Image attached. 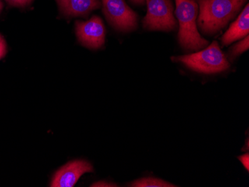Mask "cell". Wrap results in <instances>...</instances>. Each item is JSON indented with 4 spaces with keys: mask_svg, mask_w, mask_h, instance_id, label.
Instances as JSON below:
<instances>
[{
    "mask_svg": "<svg viewBox=\"0 0 249 187\" xmlns=\"http://www.w3.org/2000/svg\"><path fill=\"white\" fill-rule=\"evenodd\" d=\"M246 0H199L198 24L203 33L213 34L226 26Z\"/></svg>",
    "mask_w": 249,
    "mask_h": 187,
    "instance_id": "1",
    "label": "cell"
},
{
    "mask_svg": "<svg viewBox=\"0 0 249 187\" xmlns=\"http://www.w3.org/2000/svg\"><path fill=\"white\" fill-rule=\"evenodd\" d=\"M176 15L179 22V43L188 51H197L208 45L197 29L198 6L195 0H176Z\"/></svg>",
    "mask_w": 249,
    "mask_h": 187,
    "instance_id": "2",
    "label": "cell"
},
{
    "mask_svg": "<svg viewBox=\"0 0 249 187\" xmlns=\"http://www.w3.org/2000/svg\"><path fill=\"white\" fill-rule=\"evenodd\" d=\"M172 59L182 63L190 69L201 73H218L230 68V64L216 41L213 42L208 48L198 52L173 57Z\"/></svg>",
    "mask_w": 249,
    "mask_h": 187,
    "instance_id": "3",
    "label": "cell"
},
{
    "mask_svg": "<svg viewBox=\"0 0 249 187\" xmlns=\"http://www.w3.org/2000/svg\"><path fill=\"white\" fill-rule=\"evenodd\" d=\"M144 27L149 30L172 31L177 26L171 0H146Z\"/></svg>",
    "mask_w": 249,
    "mask_h": 187,
    "instance_id": "4",
    "label": "cell"
},
{
    "mask_svg": "<svg viewBox=\"0 0 249 187\" xmlns=\"http://www.w3.org/2000/svg\"><path fill=\"white\" fill-rule=\"evenodd\" d=\"M103 12L109 23L123 32L134 30L138 25V15L124 0H102Z\"/></svg>",
    "mask_w": 249,
    "mask_h": 187,
    "instance_id": "5",
    "label": "cell"
},
{
    "mask_svg": "<svg viewBox=\"0 0 249 187\" xmlns=\"http://www.w3.org/2000/svg\"><path fill=\"white\" fill-rule=\"evenodd\" d=\"M75 31L78 40L82 45L92 50L103 47L106 40L104 23L99 17H92L89 20L77 21Z\"/></svg>",
    "mask_w": 249,
    "mask_h": 187,
    "instance_id": "6",
    "label": "cell"
},
{
    "mask_svg": "<svg viewBox=\"0 0 249 187\" xmlns=\"http://www.w3.org/2000/svg\"><path fill=\"white\" fill-rule=\"evenodd\" d=\"M93 171L91 163L86 160L70 162L54 173L50 187H73L84 174Z\"/></svg>",
    "mask_w": 249,
    "mask_h": 187,
    "instance_id": "7",
    "label": "cell"
},
{
    "mask_svg": "<svg viewBox=\"0 0 249 187\" xmlns=\"http://www.w3.org/2000/svg\"><path fill=\"white\" fill-rule=\"evenodd\" d=\"M249 5H246L238 18L232 23L227 32L222 37L223 45L227 46L249 35Z\"/></svg>",
    "mask_w": 249,
    "mask_h": 187,
    "instance_id": "8",
    "label": "cell"
},
{
    "mask_svg": "<svg viewBox=\"0 0 249 187\" xmlns=\"http://www.w3.org/2000/svg\"><path fill=\"white\" fill-rule=\"evenodd\" d=\"M61 12L70 17L87 16L100 7L99 0H57Z\"/></svg>",
    "mask_w": 249,
    "mask_h": 187,
    "instance_id": "9",
    "label": "cell"
},
{
    "mask_svg": "<svg viewBox=\"0 0 249 187\" xmlns=\"http://www.w3.org/2000/svg\"><path fill=\"white\" fill-rule=\"evenodd\" d=\"M131 187H176L177 186L167 181L155 178H143L134 181L129 184Z\"/></svg>",
    "mask_w": 249,
    "mask_h": 187,
    "instance_id": "10",
    "label": "cell"
},
{
    "mask_svg": "<svg viewBox=\"0 0 249 187\" xmlns=\"http://www.w3.org/2000/svg\"><path fill=\"white\" fill-rule=\"evenodd\" d=\"M248 50H249V35L244 37V39L241 40L240 43H236L231 51V55L232 57L237 56V55L242 54Z\"/></svg>",
    "mask_w": 249,
    "mask_h": 187,
    "instance_id": "11",
    "label": "cell"
},
{
    "mask_svg": "<svg viewBox=\"0 0 249 187\" xmlns=\"http://www.w3.org/2000/svg\"><path fill=\"white\" fill-rule=\"evenodd\" d=\"M7 53V43L3 36L0 34V60L5 56Z\"/></svg>",
    "mask_w": 249,
    "mask_h": 187,
    "instance_id": "12",
    "label": "cell"
},
{
    "mask_svg": "<svg viewBox=\"0 0 249 187\" xmlns=\"http://www.w3.org/2000/svg\"><path fill=\"white\" fill-rule=\"evenodd\" d=\"M5 1L14 6L22 7L29 5L32 0H5Z\"/></svg>",
    "mask_w": 249,
    "mask_h": 187,
    "instance_id": "13",
    "label": "cell"
},
{
    "mask_svg": "<svg viewBox=\"0 0 249 187\" xmlns=\"http://www.w3.org/2000/svg\"><path fill=\"white\" fill-rule=\"evenodd\" d=\"M239 160H240L242 163H243V166H244L245 168L246 169L247 171H249V153H246V154H243V155L240 156L238 157Z\"/></svg>",
    "mask_w": 249,
    "mask_h": 187,
    "instance_id": "14",
    "label": "cell"
},
{
    "mask_svg": "<svg viewBox=\"0 0 249 187\" xmlns=\"http://www.w3.org/2000/svg\"><path fill=\"white\" fill-rule=\"evenodd\" d=\"M91 187H117L116 184H112V183L106 182V181H99V182L95 183L92 184Z\"/></svg>",
    "mask_w": 249,
    "mask_h": 187,
    "instance_id": "15",
    "label": "cell"
},
{
    "mask_svg": "<svg viewBox=\"0 0 249 187\" xmlns=\"http://www.w3.org/2000/svg\"><path fill=\"white\" fill-rule=\"evenodd\" d=\"M131 1L135 4H142L145 0H131Z\"/></svg>",
    "mask_w": 249,
    "mask_h": 187,
    "instance_id": "16",
    "label": "cell"
},
{
    "mask_svg": "<svg viewBox=\"0 0 249 187\" xmlns=\"http://www.w3.org/2000/svg\"><path fill=\"white\" fill-rule=\"evenodd\" d=\"M2 8H3V3H2V1L0 0V12L2 11Z\"/></svg>",
    "mask_w": 249,
    "mask_h": 187,
    "instance_id": "17",
    "label": "cell"
}]
</instances>
